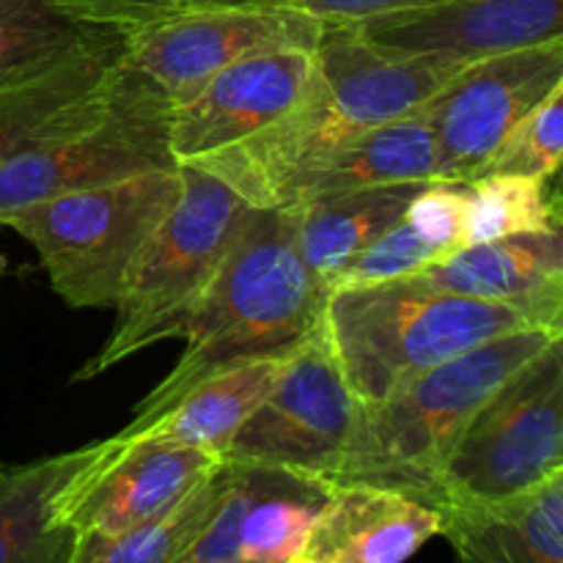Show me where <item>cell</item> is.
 <instances>
[{"mask_svg":"<svg viewBox=\"0 0 563 563\" xmlns=\"http://www.w3.org/2000/svg\"><path fill=\"white\" fill-rule=\"evenodd\" d=\"M311 60V80L289 113L192 168L214 176L251 209H289L319 163L352 137L418 113L465 66L443 55L388 53L344 22H324Z\"/></svg>","mask_w":563,"mask_h":563,"instance_id":"cell-1","label":"cell"},{"mask_svg":"<svg viewBox=\"0 0 563 563\" xmlns=\"http://www.w3.org/2000/svg\"><path fill=\"white\" fill-rule=\"evenodd\" d=\"M324 302L328 291L295 245L291 212L251 209L212 284L181 328L185 352L115 434L148 427L187 390L223 368L289 352L319 328Z\"/></svg>","mask_w":563,"mask_h":563,"instance_id":"cell-2","label":"cell"},{"mask_svg":"<svg viewBox=\"0 0 563 563\" xmlns=\"http://www.w3.org/2000/svg\"><path fill=\"white\" fill-rule=\"evenodd\" d=\"M324 328L357 405H377L429 368L500 335L563 330V313L454 295L412 275L333 289Z\"/></svg>","mask_w":563,"mask_h":563,"instance_id":"cell-3","label":"cell"},{"mask_svg":"<svg viewBox=\"0 0 563 563\" xmlns=\"http://www.w3.org/2000/svg\"><path fill=\"white\" fill-rule=\"evenodd\" d=\"M555 339H563V330H515L429 368L377 405H361L330 487L396 489L438 509L440 467L471 418Z\"/></svg>","mask_w":563,"mask_h":563,"instance_id":"cell-4","label":"cell"},{"mask_svg":"<svg viewBox=\"0 0 563 563\" xmlns=\"http://www.w3.org/2000/svg\"><path fill=\"white\" fill-rule=\"evenodd\" d=\"M170 119L174 99L119 60L91 97L0 163V223L47 198L176 168Z\"/></svg>","mask_w":563,"mask_h":563,"instance_id":"cell-5","label":"cell"},{"mask_svg":"<svg viewBox=\"0 0 563 563\" xmlns=\"http://www.w3.org/2000/svg\"><path fill=\"white\" fill-rule=\"evenodd\" d=\"M179 170V198L132 262L115 297L113 328L75 383L99 377L159 341L179 339L251 212L214 176L192 165Z\"/></svg>","mask_w":563,"mask_h":563,"instance_id":"cell-6","label":"cell"},{"mask_svg":"<svg viewBox=\"0 0 563 563\" xmlns=\"http://www.w3.org/2000/svg\"><path fill=\"white\" fill-rule=\"evenodd\" d=\"M181 192V170L163 168L115 185L47 198L0 225L36 251L69 308H113L132 262Z\"/></svg>","mask_w":563,"mask_h":563,"instance_id":"cell-7","label":"cell"},{"mask_svg":"<svg viewBox=\"0 0 563 563\" xmlns=\"http://www.w3.org/2000/svg\"><path fill=\"white\" fill-rule=\"evenodd\" d=\"M563 473V339L517 368L482 407L438 478V509L528 493Z\"/></svg>","mask_w":563,"mask_h":563,"instance_id":"cell-8","label":"cell"},{"mask_svg":"<svg viewBox=\"0 0 563 563\" xmlns=\"http://www.w3.org/2000/svg\"><path fill=\"white\" fill-rule=\"evenodd\" d=\"M357 407L322 319L286 352L273 390L231 440L223 462L278 467L333 484L355 432Z\"/></svg>","mask_w":563,"mask_h":563,"instance_id":"cell-9","label":"cell"},{"mask_svg":"<svg viewBox=\"0 0 563 563\" xmlns=\"http://www.w3.org/2000/svg\"><path fill=\"white\" fill-rule=\"evenodd\" d=\"M561 86L563 38L462 66L421 108L438 143L443 179H478L517 121Z\"/></svg>","mask_w":563,"mask_h":563,"instance_id":"cell-10","label":"cell"},{"mask_svg":"<svg viewBox=\"0 0 563 563\" xmlns=\"http://www.w3.org/2000/svg\"><path fill=\"white\" fill-rule=\"evenodd\" d=\"M324 22L273 3L181 9L126 36L121 60L176 102L242 58L275 49L313 53Z\"/></svg>","mask_w":563,"mask_h":563,"instance_id":"cell-11","label":"cell"},{"mask_svg":"<svg viewBox=\"0 0 563 563\" xmlns=\"http://www.w3.org/2000/svg\"><path fill=\"white\" fill-rule=\"evenodd\" d=\"M220 465V456L192 445L108 438L102 454L58 493L55 520L77 537L121 533L168 511Z\"/></svg>","mask_w":563,"mask_h":563,"instance_id":"cell-12","label":"cell"},{"mask_svg":"<svg viewBox=\"0 0 563 563\" xmlns=\"http://www.w3.org/2000/svg\"><path fill=\"white\" fill-rule=\"evenodd\" d=\"M344 25L388 53L471 64L563 38V0H440Z\"/></svg>","mask_w":563,"mask_h":563,"instance_id":"cell-13","label":"cell"},{"mask_svg":"<svg viewBox=\"0 0 563 563\" xmlns=\"http://www.w3.org/2000/svg\"><path fill=\"white\" fill-rule=\"evenodd\" d=\"M311 53L275 49L225 66L174 104L170 152L190 165L258 135L289 113L311 80Z\"/></svg>","mask_w":563,"mask_h":563,"instance_id":"cell-14","label":"cell"},{"mask_svg":"<svg viewBox=\"0 0 563 563\" xmlns=\"http://www.w3.org/2000/svg\"><path fill=\"white\" fill-rule=\"evenodd\" d=\"M440 537V511L405 493L366 484L330 487L302 559L313 563H407Z\"/></svg>","mask_w":563,"mask_h":563,"instance_id":"cell-15","label":"cell"},{"mask_svg":"<svg viewBox=\"0 0 563 563\" xmlns=\"http://www.w3.org/2000/svg\"><path fill=\"white\" fill-rule=\"evenodd\" d=\"M418 278L476 300L563 313L561 229L462 245Z\"/></svg>","mask_w":563,"mask_h":563,"instance_id":"cell-16","label":"cell"},{"mask_svg":"<svg viewBox=\"0 0 563 563\" xmlns=\"http://www.w3.org/2000/svg\"><path fill=\"white\" fill-rule=\"evenodd\" d=\"M438 511L460 563H563V473L511 498Z\"/></svg>","mask_w":563,"mask_h":563,"instance_id":"cell-17","label":"cell"},{"mask_svg":"<svg viewBox=\"0 0 563 563\" xmlns=\"http://www.w3.org/2000/svg\"><path fill=\"white\" fill-rule=\"evenodd\" d=\"M126 36L124 31H97L0 80V163L91 97L124 55Z\"/></svg>","mask_w":563,"mask_h":563,"instance_id":"cell-18","label":"cell"},{"mask_svg":"<svg viewBox=\"0 0 563 563\" xmlns=\"http://www.w3.org/2000/svg\"><path fill=\"white\" fill-rule=\"evenodd\" d=\"M102 449L104 440H93L33 462H0V563H71L77 533L55 520V498Z\"/></svg>","mask_w":563,"mask_h":563,"instance_id":"cell-19","label":"cell"},{"mask_svg":"<svg viewBox=\"0 0 563 563\" xmlns=\"http://www.w3.org/2000/svg\"><path fill=\"white\" fill-rule=\"evenodd\" d=\"M423 185L427 181L363 187L286 209L295 218V245L300 258L328 295L341 269L405 214Z\"/></svg>","mask_w":563,"mask_h":563,"instance_id":"cell-20","label":"cell"},{"mask_svg":"<svg viewBox=\"0 0 563 563\" xmlns=\"http://www.w3.org/2000/svg\"><path fill=\"white\" fill-rule=\"evenodd\" d=\"M284 357L286 352H280V355L256 357V361L223 368V372L198 383L192 390H187L148 427L132 434H113V438L165 440V443L209 451V454L223 460L231 440L236 438V432L245 427L247 418L262 407V401L273 390L280 366H284Z\"/></svg>","mask_w":563,"mask_h":563,"instance_id":"cell-21","label":"cell"},{"mask_svg":"<svg viewBox=\"0 0 563 563\" xmlns=\"http://www.w3.org/2000/svg\"><path fill=\"white\" fill-rule=\"evenodd\" d=\"M438 179H443L438 143L418 110L407 119L374 126L344 143L300 181L289 209L335 192Z\"/></svg>","mask_w":563,"mask_h":563,"instance_id":"cell-22","label":"cell"},{"mask_svg":"<svg viewBox=\"0 0 563 563\" xmlns=\"http://www.w3.org/2000/svg\"><path fill=\"white\" fill-rule=\"evenodd\" d=\"M231 484V465L198 482L185 498L154 520L126 528L121 533H88L77 537L71 563H174L207 528Z\"/></svg>","mask_w":563,"mask_h":563,"instance_id":"cell-23","label":"cell"},{"mask_svg":"<svg viewBox=\"0 0 563 563\" xmlns=\"http://www.w3.org/2000/svg\"><path fill=\"white\" fill-rule=\"evenodd\" d=\"M553 229H561V209L548 181L504 174L467 181L465 245Z\"/></svg>","mask_w":563,"mask_h":563,"instance_id":"cell-24","label":"cell"},{"mask_svg":"<svg viewBox=\"0 0 563 563\" xmlns=\"http://www.w3.org/2000/svg\"><path fill=\"white\" fill-rule=\"evenodd\" d=\"M97 31L113 27L71 20L49 0H0V80L53 58Z\"/></svg>","mask_w":563,"mask_h":563,"instance_id":"cell-25","label":"cell"},{"mask_svg":"<svg viewBox=\"0 0 563 563\" xmlns=\"http://www.w3.org/2000/svg\"><path fill=\"white\" fill-rule=\"evenodd\" d=\"M563 154V86L555 88L542 104L517 121L504 137L498 152L482 170V176L504 174L522 179L550 181L559 174Z\"/></svg>","mask_w":563,"mask_h":563,"instance_id":"cell-26","label":"cell"},{"mask_svg":"<svg viewBox=\"0 0 563 563\" xmlns=\"http://www.w3.org/2000/svg\"><path fill=\"white\" fill-rule=\"evenodd\" d=\"M231 465V484L223 504L218 506L212 520L207 522L196 542L174 563H278L273 550L258 537L256 522L251 520L245 506V484L242 467Z\"/></svg>","mask_w":563,"mask_h":563,"instance_id":"cell-27","label":"cell"},{"mask_svg":"<svg viewBox=\"0 0 563 563\" xmlns=\"http://www.w3.org/2000/svg\"><path fill=\"white\" fill-rule=\"evenodd\" d=\"M440 258H445V253H440L432 242L418 236L416 231H412V225L405 220V214H401L388 231H383L366 251L357 253V256L341 269L333 289H341V286L383 284V280L396 278H412V275L423 273V269L432 267Z\"/></svg>","mask_w":563,"mask_h":563,"instance_id":"cell-28","label":"cell"},{"mask_svg":"<svg viewBox=\"0 0 563 563\" xmlns=\"http://www.w3.org/2000/svg\"><path fill=\"white\" fill-rule=\"evenodd\" d=\"M465 212H467V181H427L410 207L405 220L418 236L432 242L440 253H454L465 245Z\"/></svg>","mask_w":563,"mask_h":563,"instance_id":"cell-29","label":"cell"},{"mask_svg":"<svg viewBox=\"0 0 563 563\" xmlns=\"http://www.w3.org/2000/svg\"><path fill=\"white\" fill-rule=\"evenodd\" d=\"M66 16L86 25L135 33L185 9L181 0H49Z\"/></svg>","mask_w":563,"mask_h":563,"instance_id":"cell-30","label":"cell"},{"mask_svg":"<svg viewBox=\"0 0 563 563\" xmlns=\"http://www.w3.org/2000/svg\"><path fill=\"white\" fill-rule=\"evenodd\" d=\"M264 3L306 11L322 22H357L368 16L418 9V5H432L440 0H264Z\"/></svg>","mask_w":563,"mask_h":563,"instance_id":"cell-31","label":"cell"},{"mask_svg":"<svg viewBox=\"0 0 563 563\" xmlns=\"http://www.w3.org/2000/svg\"><path fill=\"white\" fill-rule=\"evenodd\" d=\"M185 9H223V5H251L262 0H181Z\"/></svg>","mask_w":563,"mask_h":563,"instance_id":"cell-32","label":"cell"},{"mask_svg":"<svg viewBox=\"0 0 563 563\" xmlns=\"http://www.w3.org/2000/svg\"><path fill=\"white\" fill-rule=\"evenodd\" d=\"M5 267H9V262H5V256H3V253H0V275L5 273Z\"/></svg>","mask_w":563,"mask_h":563,"instance_id":"cell-33","label":"cell"},{"mask_svg":"<svg viewBox=\"0 0 563 563\" xmlns=\"http://www.w3.org/2000/svg\"><path fill=\"white\" fill-rule=\"evenodd\" d=\"M286 563H313V561H308V559H302V555H300V559H291V561H286Z\"/></svg>","mask_w":563,"mask_h":563,"instance_id":"cell-34","label":"cell"}]
</instances>
